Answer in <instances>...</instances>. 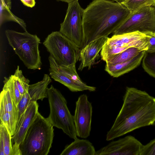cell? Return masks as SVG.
I'll return each instance as SVG.
<instances>
[{
  "label": "cell",
  "mask_w": 155,
  "mask_h": 155,
  "mask_svg": "<svg viewBox=\"0 0 155 155\" xmlns=\"http://www.w3.org/2000/svg\"><path fill=\"white\" fill-rule=\"evenodd\" d=\"M122 107L106 136L111 140L140 128L155 124V97L145 91L127 87Z\"/></svg>",
  "instance_id": "1"
},
{
  "label": "cell",
  "mask_w": 155,
  "mask_h": 155,
  "mask_svg": "<svg viewBox=\"0 0 155 155\" xmlns=\"http://www.w3.org/2000/svg\"><path fill=\"white\" fill-rule=\"evenodd\" d=\"M93 0L84 9L83 19V48L97 39L116 31L131 11L121 2Z\"/></svg>",
  "instance_id": "2"
},
{
  "label": "cell",
  "mask_w": 155,
  "mask_h": 155,
  "mask_svg": "<svg viewBox=\"0 0 155 155\" xmlns=\"http://www.w3.org/2000/svg\"><path fill=\"white\" fill-rule=\"evenodd\" d=\"M53 127L39 112L19 145L21 155H47L53 140Z\"/></svg>",
  "instance_id": "3"
},
{
  "label": "cell",
  "mask_w": 155,
  "mask_h": 155,
  "mask_svg": "<svg viewBox=\"0 0 155 155\" xmlns=\"http://www.w3.org/2000/svg\"><path fill=\"white\" fill-rule=\"evenodd\" d=\"M5 33L9 45L28 69L40 70L42 65L39 46L40 39L36 35L6 30Z\"/></svg>",
  "instance_id": "4"
},
{
  "label": "cell",
  "mask_w": 155,
  "mask_h": 155,
  "mask_svg": "<svg viewBox=\"0 0 155 155\" xmlns=\"http://www.w3.org/2000/svg\"><path fill=\"white\" fill-rule=\"evenodd\" d=\"M47 92L50 112L48 120L53 126L62 130L71 138H77L74 116L71 113L67 101L61 92L51 85Z\"/></svg>",
  "instance_id": "5"
},
{
  "label": "cell",
  "mask_w": 155,
  "mask_h": 155,
  "mask_svg": "<svg viewBox=\"0 0 155 155\" xmlns=\"http://www.w3.org/2000/svg\"><path fill=\"white\" fill-rule=\"evenodd\" d=\"M43 44L59 65L76 64L79 60L81 49L59 31L52 32Z\"/></svg>",
  "instance_id": "6"
},
{
  "label": "cell",
  "mask_w": 155,
  "mask_h": 155,
  "mask_svg": "<svg viewBox=\"0 0 155 155\" xmlns=\"http://www.w3.org/2000/svg\"><path fill=\"white\" fill-rule=\"evenodd\" d=\"M135 31L147 36L155 35V7H146L131 12L113 35Z\"/></svg>",
  "instance_id": "7"
},
{
  "label": "cell",
  "mask_w": 155,
  "mask_h": 155,
  "mask_svg": "<svg viewBox=\"0 0 155 155\" xmlns=\"http://www.w3.org/2000/svg\"><path fill=\"white\" fill-rule=\"evenodd\" d=\"M84 9L78 0L68 3L66 14L59 31L81 49L84 44L83 19Z\"/></svg>",
  "instance_id": "8"
},
{
  "label": "cell",
  "mask_w": 155,
  "mask_h": 155,
  "mask_svg": "<svg viewBox=\"0 0 155 155\" xmlns=\"http://www.w3.org/2000/svg\"><path fill=\"white\" fill-rule=\"evenodd\" d=\"M92 114V104L87 95L82 94L76 102L74 115V122L77 136L86 138L90 135Z\"/></svg>",
  "instance_id": "9"
},
{
  "label": "cell",
  "mask_w": 155,
  "mask_h": 155,
  "mask_svg": "<svg viewBox=\"0 0 155 155\" xmlns=\"http://www.w3.org/2000/svg\"><path fill=\"white\" fill-rule=\"evenodd\" d=\"M143 145L131 135L112 141L96 151L95 155H141Z\"/></svg>",
  "instance_id": "10"
},
{
  "label": "cell",
  "mask_w": 155,
  "mask_h": 155,
  "mask_svg": "<svg viewBox=\"0 0 155 155\" xmlns=\"http://www.w3.org/2000/svg\"><path fill=\"white\" fill-rule=\"evenodd\" d=\"M37 101L31 102L22 115L14 135L12 136V149L11 155H21L19 147L29 128L38 113Z\"/></svg>",
  "instance_id": "11"
},
{
  "label": "cell",
  "mask_w": 155,
  "mask_h": 155,
  "mask_svg": "<svg viewBox=\"0 0 155 155\" xmlns=\"http://www.w3.org/2000/svg\"><path fill=\"white\" fill-rule=\"evenodd\" d=\"M48 59L50 64L49 75L55 81L64 85L73 92L85 91L93 92L96 91V87L88 85L83 82H77L71 76L61 71L59 68L58 64L51 55L48 57Z\"/></svg>",
  "instance_id": "12"
},
{
  "label": "cell",
  "mask_w": 155,
  "mask_h": 155,
  "mask_svg": "<svg viewBox=\"0 0 155 155\" xmlns=\"http://www.w3.org/2000/svg\"><path fill=\"white\" fill-rule=\"evenodd\" d=\"M108 38L104 37L94 40L81 49L79 70L82 71L85 68L89 69L91 68Z\"/></svg>",
  "instance_id": "13"
},
{
  "label": "cell",
  "mask_w": 155,
  "mask_h": 155,
  "mask_svg": "<svg viewBox=\"0 0 155 155\" xmlns=\"http://www.w3.org/2000/svg\"><path fill=\"white\" fill-rule=\"evenodd\" d=\"M146 36L139 31L113 35L108 38L104 46L127 49L131 47L139 48L141 43L140 39Z\"/></svg>",
  "instance_id": "14"
},
{
  "label": "cell",
  "mask_w": 155,
  "mask_h": 155,
  "mask_svg": "<svg viewBox=\"0 0 155 155\" xmlns=\"http://www.w3.org/2000/svg\"><path fill=\"white\" fill-rule=\"evenodd\" d=\"M145 51H142L135 57L127 61L114 65L106 64L105 70L112 77L118 78L138 67L142 61Z\"/></svg>",
  "instance_id": "15"
},
{
  "label": "cell",
  "mask_w": 155,
  "mask_h": 155,
  "mask_svg": "<svg viewBox=\"0 0 155 155\" xmlns=\"http://www.w3.org/2000/svg\"><path fill=\"white\" fill-rule=\"evenodd\" d=\"M96 151L88 140L76 138L66 145L60 155H95Z\"/></svg>",
  "instance_id": "16"
},
{
  "label": "cell",
  "mask_w": 155,
  "mask_h": 155,
  "mask_svg": "<svg viewBox=\"0 0 155 155\" xmlns=\"http://www.w3.org/2000/svg\"><path fill=\"white\" fill-rule=\"evenodd\" d=\"M50 77L45 74L42 80L36 83L29 85L28 92L31 101H37L48 97L47 89L48 84L51 82Z\"/></svg>",
  "instance_id": "17"
},
{
  "label": "cell",
  "mask_w": 155,
  "mask_h": 155,
  "mask_svg": "<svg viewBox=\"0 0 155 155\" xmlns=\"http://www.w3.org/2000/svg\"><path fill=\"white\" fill-rule=\"evenodd\" d=\"M142 50L134 47H130L107 59L106 64L114 65L129 61L137 55Z\"/></svg>",
  "instance_id": "18"
},
{
  "label": "cell",
  "mask_w": 155,
  "mask_h": 155,
  "mask_svg": "<svg viewBox=\"0 0 155 155\" xmlns=\"http://www.w3.org/2000/svg\"><path fill=\"white\" fill-rule=\"evenodd\" d=\"M12 149V136L5 125L0 124V155H11Z\"/></svg>",
  "instance_id": "19"
},
{
  "label": "cell",
  "mask_w": 155,
  "mask_h": 155,
  "mask_svg": "<svg viewBox=\"0 0 155 155\" xmlns=\"http://www.w3.org/2000/svg\"><path fill=\"white\" fill-rule=\"evenodd\" d=\"M11 7L0 5V25L6 21H12L18 23L25 31H27L26 26L24 21L16 16L11 11Z\"/></svg>",
  "instance_id": "20"
},
{
  "label": "cell",
  "mask_w": 155,
  "mask_h": 155,
  "mask_svg": "<svg viewBox=\"0 0 155 155\" xmlns=\"http://www.w3.org/2000/svg\"><path fill=\"white\" fill-rule=\"evenodd\" d=\"M4 86L9 90L15 104L17 105L21 100L22 95L19 90L14 75L8 77H5Z\"/></svg>",
  "instance_id": "21"
},
{
  "label": "cell",
  "mask_w": 155,
  "mask_h": 155,
  "mask_svg": "<svg viewBox=\"0 0 155 155\" xmlns=\"http://www.w3.org/2000/svg\"><path fill=\"white\" fill-rule=\"evenodd\" d=\"M142 66L147 74L155 78V51H146L142 60Z\"/></svg>",
  "instance_id": "22"
},
{
  "label": "cell",
  "mask_w": 155,
  "mask_h": 155,
  "mask_svg": "<svg viewBox=\"0 0 155 155\" xmlns=\"http://www.w3.org/2000/svg\"><path fill=\"white\" fill-rule=\"evenodd\" d=\"M121 3L131 12L146 7H155V0H124Z\"/></svg>",
  "instance_id": "23"
},
{
  "label": "cell",
  "mask_w": 155,
  "mask_h": 155,
  "mask_svg": "<svg viewBox=\"0 0 155 155\" xmlns=\"http://www.w3.org/2000/svg\"><path fill=\"white\" fill-rule=\"evenodd\" d=\"M13 75L21 94L23 95L27 92L30 81L23 75L19 66H18Z\"/></svg>",
  "instance_id": "24"
},
{
  "label": "cell",
  "mask_w": 155,
  "mask_h": 155,
  "mask_svg": "<svg viewBox=\"0 0 155 155\" xmlns=\"http://www.w3.org/2000/svg\"><path fill=\"white\" fill-rule=\"evenodd\" d=\"M31 102V99L28 92L22 95L21 100L17 105L18 111V119L17 127L18 125L22 115Z\"/></svg>",
  "instance_id": "25"
},
{
  "label": "cell",
  "mask_w": 155,
  "mask_h": 155,
  "mask_svg": "<svg viewBox=\"0 0 155 155\" xmlns=\"http://www.w3.org/2000/svg\"><path fill=\"white\" fill-rule=\"evenodd\" d=\"M141 155H155V138L143 145Z\"/></svg>",
  "instance_id": "26"
},
{
  "label": "cell",
  "mask_w": 155,
  "mask_h": 155,
  "mask_svg": "<svg viewBox=\"0 0 155 155\" xmlns=\"http://www.w3.org/2000/svg\"><path fill=\"white\" fill-rule=\"evenodd\" d=\"M148 51H155V35L150 36L149 38L148 45Z\"/></svg>",
  "instance_id": "27"
},
{
  "label": "cell",
  "mask_w": 155,
  "mask_h": 155,
  "mask_svg": "<svg viewBox=\"0 0 155 155\" xmlns=\"http://www.w3.org/2000/svg\"><path fill=\"white\" fill-rule=\"evenodd\" d=\"M25 6L30 8L34 7L36 2L35 0H20Z\"/></svg>",
  "instance_id": "28"
},
{
  "label": "cell",
  "mask_w": 155,
  "mask_h": 155,
  "mask_svg": "<svg viewBox=\"0 0 155 155\" xmlns=\"http://www.w3.org/2000/svg\"><path fill=\"white\" fill-rule=\"evenodd\" d=\"M58 0V1H61V2H67V3H69L72 2L74 1H75L76 0Z\"/></svg>",
  "instance_id": "29"
}]
</instances>
